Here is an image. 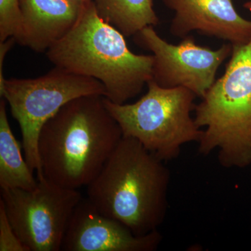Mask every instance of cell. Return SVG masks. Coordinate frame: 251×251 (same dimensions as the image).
Wrapping results in <instances>:
<instances>
[{
    "mask_svg": "<svg viewBox=\"0 0 251 251\" xmlns=\"http://www.w3.org/2000/svg\"><path fill=\"white\" fill-rule=\"evenodd\" d=\"M148 26L135 35V41L152 52V80L164 88L183 87L202 99L216 81L219 67L232 52L231 44L211 49L197 45L194 37L183 38L177 45L162 39Z\"/></svg>",
    "mask_w": 251,
    "mask_h": 251,
    "instance_id": "cell-8",
    "label": "cell"
},
{
    "mask_svg": "<svg viewBox=\"0 0 251 251\" xmlns=\"http://www.w3.org/2000/svg\"><path fill=\"white\" fill-rule=\"evenodd\" d=\"M244 7L246 9L249 10V11L251 12V0H250V1H247L246 3H244Z\"/></svg>",
    "mask_w": 251,
    "mask_h": 251,
    "instance_id": "cell-17",
    "label": "cell"
},
{
    "mask_svg": "<svg viewBox=\"0 0 251 251\" xmlns=\"http://www.w3.org/2000/svg\"><path fill=\"white\" fill-rule=\"evenodd\" d=\"M88 95L105 97L106 90L99 80L58 67L36 78L5 79L0 96L20 126L25 158L36 175H43L38 152L41 128L64 105Z\"/></svg>",
    "mask_w": 251,
    "mask_h": 251,
    "instance_id": "cell-6",
    "label": "cell"
},
{
    "mask_svg": "<svg viewBox=\"0 0 251 251\" xmlns=\"http://www.w3.org/2000/svg\"><path fill=\"white\" fill-rule=\"evenodd\" d=\"M22 29L20 0H0V42L17 39Z\"/></svg>",
    "mask_w": 251,
    "mask_h": 251,
    "instance_id": "cell-14",
    "label": "cell"
},
{
    "mask_svg": "<svg viewBox=\"0 0 251 251\" xmlns=\"http://www.w3.org/2000/svg\"><path fill=\"white\" fill-rule=\"evenodd\" d=\"M33 190L1 188V201L15 232L29 251H59L74 209L82 199L77 189L36 176Z\"/></svg>",
    "mask_w": 251,
    "mask_h": 251,
    "instance_id": "cell-7",
    "label": "cell"
},
{
    "mask_svg": "<svg viewBox=\"0 0 251 251\" xmlns=\"http://www.w3.org/2000/svg\"><path fill=\"white\" fill-rule=\"evenodd\" d=\"M125 35L99 16L94 1L86 2L75 25L46 51L55 67L103 84L106 97L126 103L152 78V54L133 53Z\"/></svg>",
    "mask_w": 251,
    "mask_h": 251,
    "instance_id": "cell-3",
    "label": "cell"
},
{
    "mask_svg": "<svg viewBox=\"0 0 251 251\" xmlns=\"http://www.w3.org/2000/svg\"><path fill=\"white\" fill-rule=\"evenodd\" d=\"M104 97L74 99L42 127L38 152L46 179L77 190L88 186L101 171L123 138Z\"/></svg>",
    "mask_w": 251,
    "mask_h": 251,
    "instance_id": "cell-1",
    "label": "cell"
},
{
    "mask_svg": "<svg viewBox=\"0 0 251 251\" xmlns=\"http://www.w3.org/2000/svg\"><path fill=\"white\" fill-rule=\"evenodd\" d=\"M81 1H82V2L86 3L88 2V1H93V0H81Z\"/></svg>",
    "mask_w": 251,
    "mask_h": 251,
    "instance_id": "cell-18",
    "label": "cell"
},
{
    "mask_svg": "<svg viewBox=\"0 0 251 251\" xmlns=\"http://www.w3.org/2000/svg\"><path fill=\"white\" fill-rule=\"evenodd\" d=\"M85 4L81 0H20L22 29L16 42L46 52L75 25Z\"/></svg>",
    "mask_w": 251,
    "mask_h": 251,
    "instance_id": "cell-11",
    "label": "cell"
},
{
    "mask_svg": "<svg viewBox=\"0 0 251 251\" xmlns=\"http://www.w3.org/2000/svg\"><path fill=\"white\" fill-rule=\"evenodd\" d=\"M93 1L99 16L125 36L136 35L145 27L159 24L153 9V0Z\"/></svg>",
    "mask_w": 251,
    "mask_h": 251,
    "instance_id": "cell-13",
    "label": "cell"
},
{
    "mask_svg": "<svg viewBox=\"0 0 251 251\" xmlns=\"http://www.w3.org/2000/svg\"><path fill=\"white\" fill-rule=\"evenodd\" d=\"M163 237L158 229L137 236L117 220L104 215L87 198L74 209L64 239V251H153Z\"/></svg>",
    "mask_w": 251,
    "mask_h": 251,
    "instance_id": "cell-9",
    "label": "cell"
},
{
    "mask_svg": "<svg viewBox=\"0 0 251 251\" xmlns=\"http://www.w3.org/2000/svg\"><path fill=\"white\" fill-rule=\"evenodd\" d=\"M175 16L170 31L183 38L191 31L227 41L232 46L251 41V21L237 12L233 0H163Z\"/></svg>",
    "mask_w": 251,
    "mask_h": 251,
    "instance_id": "cell-10",
    "label": "cell"
},
{
    "mask_svg": "<svg viewBox=\"0 0 251 251\" xmlns=\"http://www.w3.org/2000/svg\"><path fill=\"white\" fill-rule=\"evenodd\" d=\"M16 42V40L14 37L9 38L2 42H0V87L3 85L6 79L3 74V64H4L5 57Z\"/></svg>",
    "mask_w": 251,
    "mask_h": 251,
    "instance_id": "cell-16",
    "label": "cell"
},
{
    "mask_svg": "<svg viewBox=\"0 0 251 251\" xmlns=\"http://www.w3.org/2000/svg\"><path fill=\"white\" fill-rule=\"evenodd\" d=\"M194 120L204 127L199 152L219 151L226 168L251 165V41L232 46L224 75L216 80L202 101L195 106Z\"/></svg>",
    "mask_w": 251,
    "mask_h": 251,
    "instance_id": "cell-4",
    "label": "cell"
},
{
    "mask_svg": "<svg viewBox=\"0 0 251 251\" xmlns=\"http://www.w3.org/2000/svg\"><path fill=\"white\" fill-rule=\"evenodd\" d=\"M148 92L133 103H104L121 128L123 136L138 140L161 161L179 156L181 147L199 143L202 130L191 112L197 96L183 87L164 88L151 79Z\"/></svg>",
    "mask_w": 251,
    "mask_h": 251,
    "instance_id": "cell-5",
    "label": "cell"
},
{
    "mask_svg": "<svg viewBox=\"0 0 251 251\" xmlns=\"http://www.w3.org/2000/svg\"><path fill=\"white\" fill-rule=\"evenodd\" d=\"M21 152L6 113V100L0 101V186L1 188L33 190L38 180Z\"/></svg>",
    "mask_w": 251,
    "mask_h": 251,
    "instance_id": "cell-12",
    "label": "cell"
},
{
    "mask_svg": "<svg viewBox=\"0 0 251 251\" xmlns=\"http://www.w3.org/2000/svg\"><path fill=\"white\" fill-rule=\"evenodd\" d=\"M170 171L138 140L122 138L87 188V199L100 212L137 236L158 229L166 217Z\"/></svg>",
    "mask_w": 251,
    "mask_h": 251,
    "instance_id": "cell-2",
    "label": "cell"
},
{
    "mask_svg": "<svg viewBox=\"0 0 251 251\" xmlns=\"http://www.w3.org/2000/svg\"><path fill=\"white\" fill-rule=\"evenodd\" d=\"M0 251H29L18 237L0 200Z\"/></svg>",
    "mask_w": 251,
    "mask_h": 251,
    "instance_id": "cell-15",
    "label": "cell"
}]
</instances>
